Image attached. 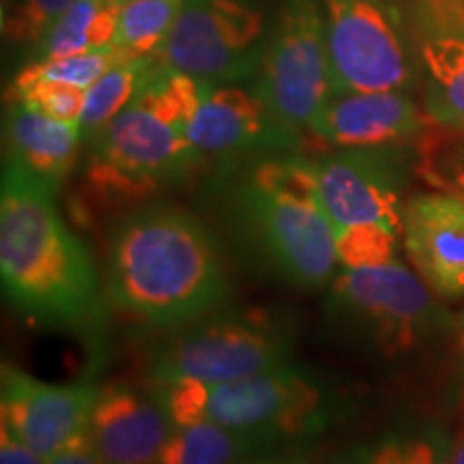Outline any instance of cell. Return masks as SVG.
<instances>
[{
	"mask_svg": "<svg viewBox=\"0 0 464 464\" xmlns=\"http://www.w3.org/2000/svg\"><path fill=\"white\" fill-rule=\"evenodd\" d=\"M183 0H127L121 7L112 48L123 58L158 56Z\"/></svg>",
	"mask_w": 464,
	"mask_h": 464,
	"instance_id": "22",
	"label": "cell"
},
{
	"mask_svg": "<svg viewBox=\"0 0 464 464\" xmlns=\"http://www.w3.org/2000/svg\"><path fill=\"white\" fill-rule=\"evenodd\" d=\"M335 92L402 91L411 65L382 0H323Z\"/></svg>",
	"mask_w": 464,
	"mask_h": 464,
	"instance_id": "10",
	"label": "cell"
},
{
	"mask_svg": "<svg viewBox=\"0 0 464 464\" xmlns=\"http://www.w3.org/2000/svg\"><path fill=\"white\" fill-rule=\"evenodd\" d=\"M100 390L91 382H44L5 363L0 370V423L48 460L89 437Z\"/></svg>",
	"mask_w": 464,
	"mask_h": 464,
	"instance_id": "11",
	"label": "cell"
},
{
	"mask_svg": "<svg viewBox=\"0 0 464 464\" xmlns=\"http://www.w3.org/2000/svg\"><path fill=\"white\" fill-rule=\"evenodd\" d=\"M108 295L127 314L177 329L219 310L228 280L211 237L177 207L138 208L108 241Z\"/></svg>",
	"mask_w": 464,
	"mask_h": 464,
	"instance_id": "2",
	"label": "cell"
},
{
	"mask_svg": "<svg viewBox=\"0 0 464 464\" xmlns=\"http://www.w3.org/2000/svg\"><path fill=\"white\" fill-rule=\"evenodd\" d=\"M161 65L158 56L125 58L86 91L80 131L84 142H92L130 103L140 95Z\"/></svg>",
	"mask_w": 464,
	"mask_h": 464,
	"instance_id": "20",
	"label": "cell"
},
{
	"mask_svg": "<svg viewBox=\"0 0 464 464\" xmlns=\"http://www.w3.org/2000/svg\"><path fill=\"white\" fill-rule=\"evenodd\" d=\"M295 329L269 310L211 312L174 329L149 359L153 385H218L288 365Z\"/></svg>",
	"mask_w": 464,
	"mask_h": 464,
	"instance_id": "5",
	"label": "cell"
},
{
	"mask_svg": "<svg viewBox=\"0 0 464 464\" xmlns=\"http://www.w3.org/2000/svg\"><path fill=\"white\" fill-rule=\"evenodd\" d=\"M0 277L26 321L100 351L106 305L89 249L58 211L56 189L11 161L0 185Z\"/></svg>",
	"mask_w": 464,
	"mask_h": 464,
	"instance_id": "1",
	"label": "cell"
},
{
	"mask_svg": "<svg viewBox=\"0 0 464 464\" xmlns=\"http://www.w3.org/2000/svg\"><path fill=\"white\" fill-rule=\"evenodd\" d=\"M254 91L284 127L310 133L334 95L323 0H284Z\"/></svg>",
	"mask_w": 464,
	"mask_h": 464,
	"instance_id": "7",
	"label": "cell"
},
{
	"mask_svg": "<svg viewBox=\"0 0 464 464\" xmlns=\"http://www.w3.org/2000/svg\"><path fill=\"white\" fill-rule=\"evenodd\" d=\"M232 211L243 246L280 280L307 290L334 282L340 258L318 196L314 161H260L235 191Z\"/></svg>",
	"mask_w": 464,
	"mask_h": 464,
	"instance_id": "4",
	"label": "cell"
},
{
	"mask_svg": "<svg viewBox=\"0 0 464 464\" xmlns=\"http://www.w3.org/2000/svg\"><path fill=\"white\" fill-rule=\"evenodd\" d=\"M121 3H127V0H121Z\"/></svg>",
	"mask_w": 464,
	"mask_h": 464,
	"instance_id": "34",
	"label": "cell"
},
{
	"mask_svg": "<svg viewBox=\"0 0 464 464\" xmlns=\"http://www.w3.org/2000/svg\"><path fill=\"white\" fill-rule=\"evenodd\" d=\"M174 423L160 398L130 385L102 387L89 440L106 464H158Z\"/></svg>",
	"mask_w": 464,
	"mask_h": 464,
	"instance_id": "16",
	"label": "cell"
},
{
	"mask_svg": "<svg viewBox=\"0 0 464 464\" xmlns=\"http://www.w3.org/2000/svg\"><path fill=\"white\" fill-rule=\"evenodd\" d=\"M73 0H9L3 7V34L11 44H39Z\"/></svg>",
	"mask_w": 464,
	"mask_h": 464,
	"instance_id": "25",
	"label": "cell"
},
{
	"mask_svg": "<svg viewBox=\"0 0 464 464\" xmlns=\"http://www.w3.org/2000/svg\"><path fill=\"white\" fill-rule=\"evenodd\" d=\"M260 443L265 440L208 421L174 426L158 464H235Z\"/></svg>",
	"mask_w": 464,
	"mask_h": 464,
	"instance_id": "21",
	"label": "cell"
},
{
	"mask_svg": "<svg viewBox=\"0 0 464 464\" xmlns=\"http://www.w3.org/2000/svg\"><path fill=\"white\" fill-rule=\"evenodd\" d=\"M406 256L437 297H464V196H415L402 208Z\"/></svg>",
	"mask_w": 464,
	"mask_h": 464,
	"instance_id": "13",
	"label": "cell"
},
{
	"mask_svg": "<svg viewBox=\"0 0 464 464\" xmlns=\"http://www.w3.org/2000/svg\"><path fill=\"white\" fill-rule=\"evenodd\" d=\"M426 282L398 263L342 266L332 282V314L363 329L387 355L413 348L432 323L437 305Z\"/></svg>",
	"mask_w": 464,
	"mask_h": 464,
	"instance_id": "9",
	"label": "cell"
},
{
	"mask_svg": "<svg viewBox=\"0 0 464 464\" xmlns=\"http://www.w3.org/2000/svg\"><path fill=\"white\" fill-rule=\"evenodd\" d=\"M417 172L432 188L464 196V130L432 123L417 140Z\"/></svg>",
	"mask_w": 464,
	"mask_h": 464,
	"instance_id": "23",
	"label": "cell"
},
{
	"mask_svg": "<svg viewBox=\"0 0 464 464\" xmlns=\"http://www.w3.org/2000/svg\"><path fill=\"white\" fill-rule=\"evenodd\" d=\"M45 464H106L102 460V456L92 450L89 437L73 443L72 448L58 451L56 456H52L45 460Z\"/></svg>",
	"mask_w": 464,
	"mask_h": 464,
	"instance_id": "30",
	"label": "cell"
},
{
	"mask_svg": "<svg viewBox=\"0 0 464 464\" xmlns=\"http://www.w3.org/2000/svg\"><path fill=\"white\" fill-rule=\"evenodd\" d=\"M432 125L426 110L400 91L335 92L318 114L310 136L332 149H376L420 140Z\"/></svg>",
	"mask_w": 464,
	"mask_h": 464,
	"instance_id": "15",
	"label": "cell"
},
{
	"mask_svg": "<svg viewBox=\"0 0 464 464\" xmlns=\"http://www.w3.org/2000/svg\"><path fill=\"white\" fill-rule=\"evenodd\" d=\"M188 138L200 158H228L247 150L290 147L297 133L269 112L254 89L218 84L208 86L191 114Z\"/></svg>",
	"mask_w": 464,
	"mask_h": 464,
	"instance_id": "14",
	"label": "cell"
},
{
	"mask_svg": "<svg viewBox=\"0 0 464 464\" xmlns=\"http://www.w3.org/2000/svg\"><path fill=\"white\" fill-rule=\"evenodd\" d=\"M458 353H460L462 368H464V316H462L460 324H458Z\"/></svg>",
	"mask_w": 464,
	"mask_h": 464,
	"instance_id": "32",
	"label": "cell"
},
{
	"mask_svg": "<svg viewBox=\"0 0 464 464\" xmlns=\"http://www.w3.org/2000/svg\"><path fill=\"white\" fill-rule=\"evenodd\" d=\"M125 61L114 48L97 52H80V54L37 58L15 75L11 86H24L33 82H56L89 91L97 80L116 63Z\"/></svg>",
	"mask_w": 464,
	"mask_h": 464,
	"instance_id": "24",
	"label": "cell"
},
{
	"mask_svg": "<svg viewBox=\"0 0 464 464\" xmlns=\"http://www.w3.org/2000/svg\"><path fill=\"white\" fill-rule=\"evenodd\" d=\"M211 84L160 67L140 95L92 140L84 179L108 202H131L183 177L200 155L188 125Z\"/></svg>",
	"mask_w": 464,
	"mask_h": 464,
	"instance_id": "3",
	"label": "cell"
},
{
	"mask_svg": "<svg viewBox=\"0 0 464 464\" xmlns=\"http://www.w3.org/2000/svg\"><path fill=\"white\" fill-rule=\"evenodd\" d=\"M370 464H439V456L423 439H392L370 456Z\"/></svg>",
	"mask_w": 464,
	"mask_h": 464,
	"instance_id": "27",
	"label": "cell"
},
{
	"mask_svg": "<svg viewBox=\"0 0 464 464\" xmlns=\"http://www.w3.org/2000/svg\"><path fill=\"white\" fill-rule=\"evenodd\" d=\"M155 396L174 426L208 421L263 440L307 432L327 415L321 382L290 363L218 385H155Z\"/></svg>",
	"mask_w": 464,
	"mask_h": 464,
	"instance_id": "6",
	"label": "cell"
},
{
	"mask_svg": "<svg viewBox=\"0 0 464 464\" xmlns=\"http://www.w3.org/2000/svg\"><path fill=\"white\" fill-rule=\"evenodd\" d=\"M450 464H464V432L456 440V448L451 451Z\"/></svg>",
	"mask_w": 464,
	"mask_h": 464,
	"instance_id": "31",
	"label": "cell"
},
{
	"mask_svg": "<svg viewBox=\"0 0 464 464\" xmlns=\"http://www.w3.org/2000/svg\"><path fill=\"white\" fill-rule=\"evenodd\" d=\"M423 14L430 17L437 33L462 31L464 28V0H417Z\"/></svg>",
	"mask_w": 464,
	"mask_h": 464,
	"instance_id": "28",
	"label": "cell"
},
{
	"mask_svg": "<svg viewBox=\"0 0 464 464\" xmlns=\"http://www.w3.org/2000/svg\"><path fill=\"white\" fill-rule=\"evenodd\" d=\"M0 464H45V460L0 423Z\"/></svg>",
	"mask_w": 464,
	"mask_h": 464,
	"instance_id": "29",
	"label": "cell"
},
{
	"mask_svg": "<svg viewBox=\"0 0 464 464\" xmlns=\"http://www.w3.org/2000/svg\"><path fill=\"white\" fill-rule=\"evenodd\" d=\"M5 161L24 168L56 191L65 183L84 142L80 125L50 119L22 102H11L3 123Z\"/></svg>",
	"mask_w": 464,
	"mask_h": 464,
	"instance_id": "17",
	"label": "cell"
},
{
	"mask_svg": "<svg viewBox=\"0 0 464 464\" xmlns=\"http://www.w3.org/2000/svg\"><path fill=\"white\" fill-rule=\"evenodd\" d=\"M314 161L316 188L335 232L382 228L402 237V205L392 172L368 149Z\"/></svg>",
	"mask_w": 464,
	"mask_h": 464,
	"instance_id": "12",
	"label": "cell"
},
{
	"mask_svg": "<svg viewBox=\"0 0 464 464\" xmlns=\"http://www.w3.org/2000/svg\"><path fill=\"white\" fill-rule=\"evenodd\" d=\"M421 61L426 114L432 123L464 130V28L428 37L421 44Z\"/></svg>",
	"mask_w": 464,
	"mask_h": 464,
	"instance_id": "18",
	"label": "cell"
},
{
	"mask_svg": "<svg viewBox=\"0 0 464 464\" xmlns=\"http://www.w3.org/2000/svg\"><path fill=\"white\" fill-rule=\"evenodd\" d=\"M9 3V0H3V7H5V5H7Z\"/></svg>",
	"mask_w": 464,
	"mask_h": 464,
	"instance_id": "33",
	"label": "cell"
},
{
	"mask_svg": "<svg viewBox=\"0 0 464 464\" xmlns=\"http://www.w3.org/2000/svg\"><path fill=\"white\" fill-rule=\"evenodd\" d=\"M11 102H22L50 119L63 121V123L80 125L82 116L86 91L75 86L56 84V82H33L24 86H11Z\"/></svg>",
	"mask_w": 464,
	"mask_h": 464,
	"instance_id": "26",
	"label": "cell"
},
{
	"mask_svg": "<svg viewBox=\"0 0 464 464\" xmlns=\"http://www.w3.org/2000/svg\"><path fill=\"white\" fill-rule=\"evenodd\" d=\"M265 15L249 0H183L160 65L211 86L235 84L258 72Z\"/></svg>",
	"mask_w": 464,
	"mask_h": 464,
	"instance_id": "8",
	"label": "cell"
},
{
	"mask_svg": "<svg viewBox=\"0 0 464 464\" xmlns=\"http://www.w3.org/2000/svg\"><path fill=\"white\" fill-rule=\"evenodd\" d=\"M121 7V0H73L37 44L39 58L112 48Z\"/></svg>",
	"mask_w": 464,
	"mask_h": 464,
	"instance_id": "19",
	"label": "cell"
}]
</instances>
